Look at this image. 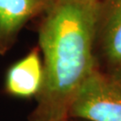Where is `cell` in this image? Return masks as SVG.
<instances>
[{"label": "cell", "instance_id": "obj_5", "mask_svg": "<svg viewBox=\"0 0 121 121\" xmlns=\"http://www.w3.org/2000/svg\"><path fill=\"white\" fill-rule=\"evenodd\" d=\"M43 82V64L39 47L31 49L8 69L4 88L9 95L31 98L39 94Z\"/></svg>", "mask_w": 121, "mask_h": 121}, {"label": "cell", "instance_id": "obj_4", "mask_svg": "<svg viewBox=\"0 0 121 121\" xmlns=\"http://www.w3.org/2000/svg\"><path fill=\"white\" fill-rule=\"evenodd\" d=\"M55 0H0V55L16 42L22 28L44 14Z\"/></svg>", "mask_w": 121, "mask_h": 121}, {"label": "cell", "instance_id": "obj_6", "mask_svg": "<svg viewBox=\"0 0 121 121\" xmlns=\"http://www.w3.org/2000/svg\"><path fill=\"white\" fill-rule=\"evenodd\" d=\"M60 121H70L69 118H66V119H63V120H60Z\"/></svg>", "mask_w": 121, "mask_h": 121}, {"label": "cell", "instance_id": "obj_1", "mask_svg": "<svg viewBox=\"0 0 121 121\" xmlns=\"http://www.w3.org/2000/svg\"><path fill=\"white\" fill-rule=\"evenodd\" d=\"M99 0H55L39 28L43 82L30 121L66 119L72 99L98 66Z\"/></svg>", "mask_w": 121, "mask_h": 121}, {"label": "cell", "instance_id": "obj_3", "mask_svg": "<svg viewBox=\"0 0 121 121\" xmlns=\"http://www.w3.org/2000/svg\"><path fill=\"white\" fill-rule=\"evenodd\" d=\"M105 72L121 77V0H99L96 48Z\"/></svg>", "mask_w": 121, "mask_h": 121}, {"label": "cell", "instance_id": "obj_2", "mask_svg": "<svg viewBox=\"0 0 121 121\" xmlns=\"http://www.w3.org/2000/svg\"><path fill=\"white\" fill-rule=\"evenodd\" d=\"M68 118L121 121V77L97 66L71 101Z\"/></svg>", "mask_w": 121, "mask_h": 121}]
</instances>
